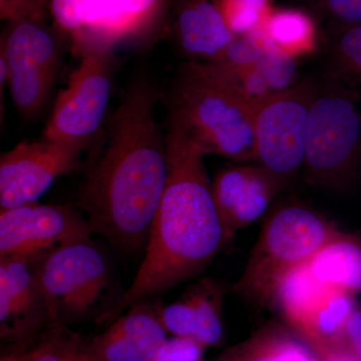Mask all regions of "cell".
<instances>
[{"mask_svg":"<svg viewBox=\"0 0 361 361\" xmlns=\"http://www.w3.org/2000/svg\"><path fill=\"white\" fill-rule=\"evenodd\" d=\"M160 94L135 80L89 147L77 201L92 234L123 252L146 249L169 170L167 133L155 110Z\"/></svg>","mask_w":361,"mask_h":361,"instance_id":"1","label":"cell"},{"mask_svg":"<svg viewBox=\"0 0 361 361\" xmlns=\"http://www.w3.org/2000/svg\"><path fill=\"white\" fill-rule=\"evenodd\" d=\"M167 183L157 210L145 257L129 288L111 311L110 324L130 306L159 297L207 269L230 241L216 208L206 154L168 122Z\"/></svg>","mask_w":361,"mask_h":361,"instance_id":"2","label":"cell"},{"mask_svg":"<svg viewBox=\"0 0 361 361\" xmlns=\"http://www.w3.org/2000/svg\"><path fill=\"white\" fill-rule=\"evenodd\" d=\"M168 122L174 123L206 155L256 161V108L219 63L187 61L166 96Z\"/></svg>","mask_w":361,"mask_h":361,"instance_id":"3","label":"cell"},{"mask_svg":"<svg viewBox=\"0 0 361 361\" xmlns=\"http://www.w3.org/2000/svg\"><path fill=\"white\" fill-rule=\"evenodd\" d=\"M341 231L319 213L298 204L275 209L266 218L245 269L232 290L252 307L274 305L285 278L310 262Z\"/></svg>","mask_w":361,"mask_h":361,"instance_id":"4","label":"cell"},{"mask_svg":"<svg viewBox=\"0 0 361 361\" xmlns=\"http://www.w3.org/2000/svg\"><path fill=\"white\" fill-rule=\"evenodd\" d=\"M302 171L330 191L361 185V94L329 75L315 82Z\"/></svg>","mask_w":361,"mask_h":361,"instance_id":"5","label":"cell"},{"mask_svg":"<svg viewBox=\"0 0 361 361\" xmlns=\"http://www.w3.org/2000/svg\"><path fill=\"white\" fill-rule=\"evenodd\" d=\"M35 266L54 326L106 324L125 292L110 259L92 239L63 247Z\"/></svg>","mask_w":361,"mask_h":361,"instance_id":"6","label":"cell"},{"mask_svg":"<svg viewBox=\"0 0 361 361\" xmlns=\"http://www.w3.org/2000/svg\"><path fill=\"white\" fill-rule=\"evenodd\" d=\"M70 39L47 20L7 23L0 40V56L7 63V85L16 110L35 118L51 99Z\"/></svg>","mask_w":361,"mask_h":361,"instance_id":"7","label":"cell"},{"mask_svg":"<svg viewBox=\"0 0 361 361\" xmlns=\"http://www.w3.org/2000/svg\"><path fill=\"white\" fill-rule=\"evenodd\" d=\"M315 80L274 92L256 108V163L286 187L303 170Z\"/></svg>","mask_w":361,"mask_h":361,"instance_id":"8","label":"cell"},{"mask_svg":"<svg viewBox=\"0 0 361 361\" xmlns=\"http://www.w3.org/2000/svg\"><path fill=\"white\" fill-rule=\"evenodd\" d=\"M116 58L114 49L102 47L85 54L59 90L44 135L85 149L108 120Z\"/></svg>","mask_w":361,"mask_h":361,"instance_id":"9","label":"cell"},{"mask_svg":"<svg viewBox=\"0 0 361 361\" xmlns=\"http://www.w3.org/2000/svg\"><path fill=\"white\" fill-rule=\"evenodd\" d=\"M89 221L78 207L39 202L0 212V257L39 262L70 244L92 239Z\"/></svg>","mask_w":361,"mask_h":361,"instance_id":"10","label":"cell"},{"mask_svg":"<svg viewBox=\"0 0 361 361\" xmlns=\"http://www.w3.org/2000/svg\"><path fill=\"white\" fill-rule=\"evenodd\" d=\"M52 327L35 262L0 257L1 355L25 353Z\"/></svg>","mask_w":361,"mask_h":361,"instance_id":"11","label":"cell"},{"mask_svg":"<svg viewBox=\"0 0 361 361\" xmlns=\"http://www.w3.org/2000/svg\"><path fill=\"white\" fill-rule=\"evenodd\" d=\"M82 147L42 137L23 141L0 157V209L39 202L61 176L82 165Z\"/></svg>","mask_w":361,"mask_h":361,"instance_id":"12","label":"cell"},{"mask_svg":"<svg viewBox=\"0 0 361 361\" xmlns=\"http://www.w3.org/2000/svg\"><path fill=\"white\" fill-rule=\"evenodd\" d=\"M307 263L285 278L273 307L287 322L316 338L329 341L342 336L357 304L356 295L316 279Z\"/></svg>","mask_w":361,"mask_h":361,"instance_id":"13","label":"cell"},{"mask_svg":"<svg viewBox=\"0 0 361 361\" xmlns=\"http://www.w3.org/2000/svg\"><path fill=\"white\" fill-rule=\"evenodd\" d=\"M163 303L159 297L142 299L130 306L108 329L85 338L90 361H151L167 341L161 322Z\"/></svg>","mask_w":361,"mask_h":361,"instance_id":"14","label":"cell"},{"mask_svg":"<svg viewBox=\"0 0 361 361\" xmlns=\"http://www.w3.org/2000/svg\"><path fill=\"white\" fill-rule=\"evenodd\" d=\"M284 188L260 165H229L212 180L216 208L230 239L260 219Z\"/></svg>","mask_w":361,"mask_h":361,"instance_id":"15","label":"cell"},{"mask_svg":"<svg viewBox=\"0 0 361 361\" xmlns=\"http://www.w3.org/2000/svg\"><path fill=\"white\" fill-rule=\"evenodd\" d=\"M226 292V285L212 277L190 284L179 298L161 306V322L168 334L194 339L205 348L220 345L225 336Z\"/></svg>","mask_w":361,"mask_h":361,"instance_id":"16","label":"cell"},{"mask_svg":"<svg viewBox=\"0 0 361 361\" xmlns=\"http://www.w3.org/2000/svg\"><path fill=\"white\" fill-rule=\"evenodd\" d=\"M176 42L188 61L216 63L234 40L218 0H178L176 2Z\"/></svg>","mask_w":361,"mask_h":361,"instance_id":"17","label":"cell"},{"mask_svg":"<svg viewBox=\"0 0 361 361\" xmlns=\"http://www.w3.org/2000/svg\"><path fill=\"white\" fill-rule=\"evenodd\" d=\"M80 32V42L73 56L102 47L115 49L118 42L135 40L134 28L122 13L106 0H54Z\"/></svg>","mask_w":361,"mask_h":361,"instance_id":"18","label":"cell"},{"mask_svg":"<svg viewBox=\"0 0 361 361\" xmlns=\"http://www.w3.org/2000/svg\"><path fill=\"white\" fill-rule=\"evenodd\" d=\"M323 283L357 295L361 293V238L339 231L307 263Z\"/></svg>","mask_w":361,"mask_h":361,"instance_id":"19","label":"cell"},{"mask_svg":"<svg viewBox=\"0 0 361 361\" xmlns=\"http://www.w3.org/2000/svg\"><path fill=\"white\" fill-rule=\"evenodd\" d=\"M261 30L271 42L294 58L315 49V26L310 16L296 9L272 11L265 18Z\"/></svg>","mask_w":361,"mask_h":361,"instance_id":"20","label":"cell"},{"mask_svg":"<svg viewBox=\"0 0 361 361\" xmlns=\"http://www.w3.org/2000/svg\"><path fill=\"white\" fill-rule=\"evenodd\" d=\"M0 361H90L85 338L70 327L54 326L32 348L16 355H1Z\"/></svg>","mask_w":361,"mask_h":361,"instance_id":"21","label":"cell"},{"mask_svg":"<svg viewBox=\"0 0 361 361\" xmlns=\"http://www.w3.org/2000/svg\"><path fill=\"white\" fill-rule=\"evenodd\" d=\"M214 361H317L303 344L290 336L266 334L248 345L228 351Z\"/></svg>","mask_w":361,"mask_h":361,"instance_id":"22","label":"cell"},{"mask_svg":"<svg viewBox=\"0 0 361 361\" xmlns=\"http://www.w3.org/2000/svg\"><path fill=\"white\" fill-rule=\"evenodd\" d=\"M327 75L361 94V25L342 27L330 44Z\"/></svg>","mask_w":361,"mask_h":361,"instance_id":"23","label":"cell"},{"mask_svg":"<svg viewBox=\"0 0 361 361\" xmlns=\"http://www.w3.org/2000/svg\"><path fill=\"white\" fill-rule=\"evenodd\" d=\"M135 30V40L149 42L163 32L175 0H106Z\"/></svg>","mask_w":361,"mask_h":361,"instance_id":"24","label":"cell"},{"mask_svg":"<svg viewBox=\"0 0 361 361\" xmlns=\"http://www.w3.org/2000/svg\"><path fill=\"white\" fill-rule=\"evenodd\" d=\"M296 58L271 42L262 30L261 51L257 66L273 92H282L296 84Z\"/></svg>","mask_w":361,"mask_h":361,"instance_id":"25","label":"cell"},{"mask_svg":"<svg viewBox=\"0 0 361 361\" xmlns=\"http://www.w3.org/2000/svg\"><path fill=\"white\" fill-rule=\"evenodd\" d=\"M226 23L236 37L262 26L271 11L270 0H218Z\"/></svg>","mask_w":361,"mask_h":361,"instance_id":"26","label":"cell"},{"mask_svg":"<svg viewBox=\"0 0 361 361\" xmlns=\"http://www.w3.org/2000/svg\"><path fill=\"white\" fill-rule=\"evenodd\" d=\"M205 346L182 336H173L161 345L151 361H202Z\"/></svg>","mask_w":361,"mask_h":361,"instance_id":"27","label":"cell"},{"mask_svg":"<svg viewBox=\"0 0 361 361\" xmlns=\"http://www.w3.org/2000/svg\"><path fill=\"white\" fill-rule=\"evenodd\" d=\"M49 13L47 0H0V18L11 21L47 20Z\"/></svg>","mask_w":361,"mask_h":361,"instance_id":"28","label":"cell"},{"mask_svg":"<svg viewBox=\"0 0 361 361\" xmlns=\"http://www.w3.org/2000/svg\"><path fill=\"white\" fill-rule=\"evenodd\" d=\"M325 6L342 27L361 25V0H325Z\"/></svg>","mask_w":361,"mask_h":361,"instance_id":"29","label":"cell"},{"mask_svg":"<svg viewBox=\"0 0 361 361\" xmlns=\"http://www.w3.org/2000/svg\"><path fill=\"white\" fill-rule=\"evenodd\" d=\"M353 353L361 358V301L356 304L344 327L343 334Z\"/></svg>","mask_w":361,"mask_h":361,"instance_id":"30","label":"cell"}]
</instances>
